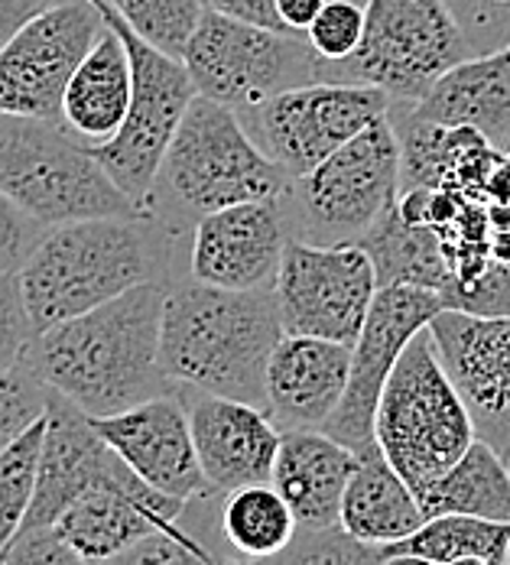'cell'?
Here are the masks:
<instances>
[{
    "label": "cell",
    "mask_w": 510,
    "mask_h": 565,
    "mask_svg": "<svg viewBox=\"0 0 510 565\" xmlns=\"http://www.w3.org/2000/svg\"><path fill=\"white\" fill-rule=\"evenodd\" d=\"M167 282L147 280L117 299L56 322L30 341L23 367L85 416H114L172 391L160 371Z\"/></svg>",
    "instance_id": "obj_1"
},
{
    "label": "cell",
    "mask_w": 510,
    "mask_h": 565,
    "mask_svg": "<svg viewBox=\"0 0 510 565\" xmlns=\"http://www.w3.org/2000/svg\"><path fill=\"white\" fill-rule=\"evenodd\" d=\"M284 339L274 286L219 289L185 280L167 289L160 371L185 394H215L264 409L267 364Z\"/></svg>",
    "instance_id": "obj_2"
},
{
    "label": "cell",
    "mask_w": 510,
    "mask_h": 565,
    "mask_svg": "<svg viewBox=\"0 0 510 565\" xmlns=\"http://www.w3.org/2000/svg\"><path fill=\"white\" fill-rule=\"evenodd\" d=\"M163 218H82L43 231L17 270L33 332L92 312L120 292L160 280Z\"/></svg>",
    "instance_id": "obj_3"
},
{
    "label": "cell",
    "mask_w": 510,
    "mask_h": 565,
    "mask_svg": "<svg viewBox=\"0 0 510 565\" xmlns=\"http://www.w3.org/2000/svg\"><path fill=\"white\" fill-rule=\"evenodd\" d=\"M475 439L471 413L449 381L429 329H423L403 348L381 391L374 446L419 501Z\"/></svg>",
    "instance_id": "obj_4"
},
{
    "label": "cell",
    "mask_w": 510,
    "mask_h": 565,
    "mask_svg": "<svg viewBox=\"0 0 510 565\" xmlns=\"http://www.w3.org/2000/svg\"><path fill=\"white\" fill-rule=\"evenodd\" d=\"M286 185L289 175L257 150L237 114L195 95L157 172L147 212L167 202L182 218H202L227 205L280 199Z\"/></svg>",
    "instance_id": "obj_5"
},
{
    "label": "cell",
    "mask_w": 510,
    "mask_h": 565,
    "mask_svg": "<svg viewBox=\"0 0 510 565\" xmlns=\"http://www.w3.org/2000/svg\"><path fill=\"white\" fill-rule=\"evenodd\" d=\"M0 192L43 227L144 215L62 124L0 114Z\"/></svg>",
    "instance_id": "obj_6"
},
{
    "label": "cell",
    "mask_w": 510,
    "mask_h": 565,
    "mask_svg": "<svg viewBox=\"0 0 510 565\" xmlns=\"http://www.w3.org/2000/svg\"><path fill=\"white\" fill-rule=\"evenodd\" d=\"M400 199V143L391 117H378L277 199L286 234L309 244L358 241Z\"/></svg>",
    "instance_id": "obj_7"
},
{
    "label": "cell",
    "mask_w": 510,
    "mask_h": 565,
    "mask_svg": "<svg viewBox=\"0 0 510 565\" xmlns=\"http://www.w3.org/2000/svg\"><path fill=\"white\" fill-rule=\"evenodd\" d=\"M471 56L439 0H368L358 50L319 62V82L368 85L391 102H419L453 65Z\"/></svg>",
    "instance_id": "obj_8"
},
{
    "label": "cell",
    "mask_w": 510,
    "mask_h": 565,
    "mask_svg": "<svg viewBox=\"0 0 510 565\" xmlns=\"http://www.w3.org/2000/svg\"><path fill=\"white\" fill-rule=\"evenodd\" d=\"M102 7L105 23L117 30L130 58V105L120 130L108 143L95 147V160L108 172L120 195L147 212V199L153 192L157 172L170 150L179 120L195 98V85L182 58H172L147 46L117 13L108 0H95Z\"/></svg>",
    "instance_id": "obj_9"
},
{
    "label": "cell",
    "mask_w": 510,
    "mask_h": 565,
    "mask_svg": "<svg viewBox=\"0 0 510 565\" xmlns=\"http://www.w3.org/2000/svg\"><path fill=\"white\" fill-rule=\"evenodd\" d=\"M182 62L195 95L231 111L254 108L280 92L319 82V56L306 33L241 23L209 7L202 10Z\"/></svg>",
    "instance_id": "obj_10"
},
{
    "label": "cell",
    "mask_w": 510,
    "mask_h": 565,
    "mask_svg": "<svg viewBox=\"0 0 510 565\" xmlns=\"http://www.w3.org/2000/svg\"><path fill=\"white\" fill-rule=\"evenodd\" d=\"M387 111L391 95L381 88L312 82L234 114L257 150L289 179H299Z\"/></svg>",
    "instance_id": "obj_11"
},
{
    "label": "cell",
    "mask_w": 510,
    "mask_h": 565,
    "mask_svg": "<svg viewBox=\"0 0 510 565\" xmlns=\"http://www.w3.org/2000/svg\"><path fill=\"white\" fill-rule=\"evenodd\" d=\"M374 292V264L358 244L286 241L274 280L284 335L351 344L368 319Z\"/></svg>",
    "instance_id": "obj_12"
},
{
    "label": "cell",
    "mask_w": 510,
    "mask_h": 565,
    "mask_svg": "<svg viewBox=\"0 0 510 565\" xmlns=\"http://www.w3.org/2000/svg\"><path fill=\"white\" fill-rule=\"evenodd\" d=\"M105 17L95 0H50L0 46V114L59 124L62 92Z\"/></svg>",
    "instance_id": "obj_13"
},
{
    "label": "cell",
    "mask_w": 510,
    "mask_h": 565,
    "mask_svg": "<svg viewBox=\"0 0 510 565\" xmlns=\"http://www.w3.org/2000/svg\"><path fill=\"white\" fill-rule=\"evenodd\" d=\"M443 309L446 306L439 292L416 286H381L374 292L368 319L358 339L351 341L348 387L322 433H329L351 452H364L374 446V413L381 391L410 339L419 335Z\"/></svg>",
    "instance_id": "obj_14"
},
{
    "label": "cell",
    "mask_w": 510,
    "mask_h": 565,
    "mask_svg": "<svg viewBox=\"0 0 510 565\" xmlns=\"http://www.w3.org/2000/svg\"><path fill=\"white\" fill-rule=\"evenodd\" d=\"M439 361L471 413L475 436L510 452V316L443 309L426 326Z\"/></svg>",
    "instance_id": "obj_15"
},
{
    "label": "cell",
    "mask_w": 510,
    "mask_h": 565,
    "mask_svg": "<svg viewBox=\"0 0 510 565\" xmlns=\"http://www.w3.org/2000/svg\"><path fill=\"white\" fill-rule=\"evenodd\" d=\"M92 426L114 455L153 491L185 504L209 494L189 429L185 399L179 391L150 396L114 416H98Z\"/></svg>",
    "instance_id": "obj_16"
},
{
    "label": "cell",
    "mask_w": 510,
    "mask_h": 565,
    "mask_svg": "<svg viewBox=\"0 0 510 565\" xmlns=\"http://www.w3.org/2000/svg\"><path fill=\"white\" fill-rule=\"evenodd\" d=\"M289 241L277 199H257L209 212L195 222L189 274L219 289L274 286Z\"/></svg>",
    "instance_id": "obj_17"
},
{
    "label": "cell",
    "mask_w": 510,
    "mask_h": 565,
    "mask_svg": "<svg viewBox=\"0 0 510 565\" xmlns=\"http://www.w3.org/2000/svg\"><path fill=\"white\" fill-rule=\"evenodd\" d=\"M179 394L185 399L199 468L212 494L270 481L284 433L267 409L215 394Z\"/></svg>",
    "instance_id": "obj_18"
},
{
    "label": "cell",
    "mask_w": 510,
    "mask_h": 565,
    "mask_svg": "<svg viewBox=\"0 0 510 565\" xmlns=\"http://www.w3.org/2000/svg\"><path fill=\"white\" fill-rule=\"evenodd\" d=\"M124 471L127 465L95 433L92 419L68 399L50 394L36 491H33V504L26 510V520L20 530L56 526L59 513L75 498H82L85 491L105 481H114Z\"/></svg>",
    "instance_id": "obj_19"
},
{
    "label": "cell",
    "mask_w": 510,
    "mask_h": 565,
    "mask_svg": "<svg viewBox=\"0 0 510 565\" xmlns=\"http://www.w3.org/2000/svg\"><path fill=\"white\" fill-rule=\"evenodd\" d=\"M182 513L185 501L153 491L127 468L114 481H105L75 498L59 513L56 530L85 563H95L120 553L124 546L153 530H170Z\"/></svg>",
    "instance_id": "obj_20"
},
{
    "label": "cell",
    "mask_w": 510,
    "mask_h": 565,
    "mask_svg": "<svg viewBox=\"0 0 510 565\" xmlns=\"http://www.w3.org/2000/svg\"><path fill=\"white\" fill-rule=\"evenodd\" d=\"M351 367V344L284 335L277 341L267 381L264 409L280 433L293 429H326L339 409Z\"/></svg>",
    "instance_id": "obj_21"
},
{
    "label": "cell",
    "mask_w": 510,
    "mask_h": 565,
    "mask_svg": "<svg viewBox=\"0 0 510 565\" xmlns=\"http://www.w3.org/2000/svg\"><path fill=\"white\" fill-rule=\"evenodd\" d=\"M358 465V452L322 429H293L280 436L270 484L302 530L339 526L341 494Z\"/></svg>",
    "instance_id": "obj_22"
},
{
    "label": "cell",
    "mask_w": 510,
    "mask_h": 565,
    "mask_svg": "<svg viewBox=\"0 0 510 565\" xmlns=\"http://www.w3.org/2000/svg\"><path fill=\"white\" fill-rule=\"evenodd\" d=\"M413 111L446 127H471L510 153V46L461 58L413 102Z\"/></svg>",
    "instance_id": "obj_23"
},
{
    "label": "cell",
    "mask_w": 510,
    "mask_h": 565,
    "mask_svg": "<svg viewBox=\"0 0 510 565\" xmlns=\"http://www.w3.org/2000/svg\"><path fill=\"white\" fill-rule=\"evenodd\" d=\"M102 10V7H98ZM130 105V58L117 30L105 23L92 50L72 72L65 92L59 124L88 150L108 143L120 130Z\"/></svg>",
    "instance_id": "obj_24"
},
{
    "label": "cell",
    "mask_w": 510,
    "mask_h": 565,
    "mask_svg": "<svg viewBox=\"0 0 510 565\" xmlns=\"http://www.w3.org/2000/svg\"><path fill=\"white\" fill-rule=\"evenodd\" d=\"M423 510L406 481L391 468L378 446L358 452V465L341 494L339 526L368 543V546H394L423 526Z\"/></svg>",
    "instance_id": "obj_25"
},
{
    "label": "cell",
    "mask_w": 510,
    "mask_h": 565,
    "mask_svg": "<svg viewBox=\"0 0 510 565\" xmlns=\"http://www.w3.org/2000/svg\"><path fill=\"white\" fill-rule=\"evenodd\" d=\"M374 264L381 286H416L429 292H446L453 286V267L439 237L426 225H413L391 205L374 225L354 241Z\"/></svg>",
    "instance_id": "obj_26"
},
{
    "label": "cell",
    "mask_w": 510,
    "mask_h": 565,
    "mask_svg": "<svg viewBox=\"0 0 510 565\" xmlns=\"http://www.w3.org/2000/svg\"><path fill=\"white\" fill-rule=\"evenodd\" d=\"M419 510L426 520L443 513H465L510 523L508 458L485 439H475L468 452L419 498Z\"/></svg>",
    "instance_id": "obj_27"
},
{
    "label": "cell",
    "mask_w": 510,
    "mask_h": 565,
    "mask_svg": "<svg viewBox=\"0 0 510 565\" xmlns=\"http://www.w3.org/2000/svg\"><path fill=\"white\" fill-rule=\"evenodd\" d=\"M219 530L237 559L267 563L289 546L299 523L277 488L264 481L227 491L219 510Z\"/></svg>",
    "instance_id": "obj_28"
},
{
    "label": "cell",
    "mask_w": 510,
    "mask_h": 565,
    "mask_svg": "<svg viewBox=\"0 0 510 565\" xmlns=\"http://www.w3.org/2000/svg\"><path fill=\"white\" fill-rule=\"evenodd\" d=\"M391 550H406L439 565L455 563V559H485L491 565H508L510 523L465 516V513H443V516L423 520L416 533L394 543Z\"/></svg>",
    "instance_id": "obj_29"
},
{
    "label": "cell",
    "mask_w": 510,
    "mask_h": 565,
    "mask_svg": "<svg viewBox=\"0 0 510 565\" xmlns=\"http://www.w3.org/2000/svg\"><path fill=\"white\" fill-rule=\"evenodd\" d=\"M43 436H46V416L36 419L30 429H23L7 449H0V553L20 533L26 510L33 504Z\"/></svg>",
    "instance_id": "obj_30"
},
{
    "label": "cell",
    "mask_w": 510,
    "mask_h": 565,
    "mask_svg": "<svg viewBox=\"0 0 510 565\" xmlns=\"http://www.w3.org/2000/svg\"><path fill=\"white\" fill-rule=\"evenodd\" d=\"M111 10L153 50L172 58L185 56V46L202 20V0H108Z\"/></svg>",
    "instance_id": "obj_31"
},
{
    "label": "cell",
    "mask_w": 510,
    "mask_h": 565,
    "mask_svg": "<svg viewBox=\"0 0 510 565\" xmlns=\"http://www.w3.org/2000/svg\"><path fill=\"white\" fill-rule=\"evenodd\" d=\"M381 546H368L348 536L341 526L326 530H296L284 553L261 565H381Z\"/></svg>",
    "instance_id": "obj_32"
},
{
    "label": "cell",
    "mask_w": 510,
    "mask_h": 565,
    "mask_svg": "<svg viewBox=\"0 0 510 565\" xmlns=\"http://www.w3.org/2000/svg\"><path fill=\"white\" fill-rule=\"evenodd\" d=\"M209 556L212 550L189 526L176 523L170 530H153L134 540L108 559H95L88 565H205Z\"/></svg>",
    "instance_id": "obj_33"
},
{
    "label": "cell",
    "mask_w": 510,
    "mask_h": 565,
    "mask_svg": "<svg viewBox=\"0 0 510 565\" xmlns=\"http://www.w3.org/2000/svg\"><path fill=\"white\" fill-rule=\"evenodd\" d=\"M364 3L368 0H326L306 30L319 62H341L358 50L364 33Z\"/></svg>",
    "instance_id": "obj_34"
},
{
    "label": "cell",
    "mask_w": 510,
    "mask_h": 565,
    "mask_svg": "<svg viewBox=\"0 0 510 565\" xmlns=\"http://www.w3.org/2000/svg\"><path fill=\"white\" fill-rule=\"evenodd\" d=\"M50 391L20 364L0 371V449H7L23 429L46 416Z\"/></svg>",
    "instance_id": "obj_35"
},
{
    "label": "cell",
    "mask_w": 510,
    "mask_h": 565,
    "mask_svg": "<svg viewBox=\"0 0 510 565\" xmlns=\"http://www.w3.org/2000/svg\"><path fill=\"white\" fill-rule=\"evenodd\" d=\"M461 30L471 56L510 46V0H439Z\"/></svg>",
    "instance_id": "obj_36"
},
{
    "label": "cell",
    "mask_w": 510,
    "mask_h": 565,
    "mask_svg": "<svg viewBox=\"0 0 510 565\" xmlns=\"http://www.w3.org/2000/svg\"><path fill=\"white\" fill-rule=\"evenodd\" d=\"M443 306L468 316H510V264L491 260L475 280L449 289Z\"/></svg>",
    "instance_id": "obj_37"
},
{
    "label": "cell",
    "mask_w": 510,
    "mask_h": 565,
    "mask_svg": "<svg viewBox=\"0 0 510 565\" xmlns=\"http://www.w3.org/2000/svg\"><path fill=\"white\" fill-rule=\"evenodd\" d=\"M33 335L36 332L23 306L17 270L0 274V371H13L23 364Z\"/></svg>",
    "instance_id": "obj_38"
},
{
    "label": "cell",
    "mask_w": 510,
    "mask_h": 565,
    "mask_svg": "<svg viewBox=\"0 0 510 565\" xmlns=\"http://www.w3.org/2000/svg\"><path fill=\"white\" fill-rule=\"evenodd\" d=\"M3 565H88L72 543L59 533L56 526H33L20 530L7 550H3Z\"/></svg>",
    "instance_id": "obj_39"
},
{
    "label": "cell",
    "mask_w": 510,
    "mask_h": 565,
    "mask_svg": "<svg viewBox=\"0 0 510 565\" xmlns=\"http://www.w3.org/2000/svg\"><path fill=\"white\" fill-rule=\"evenodd\" d=\"M46 227L33 222L23 209H17L3 192H0V274L20 270L26 254L36 247Z\"/></svg>",
    "instance_id": "obj_40"
},
{
    "label": "cell",
    "mask_w": 510,
    "mask_h": 565,
    "mask_svg": "<svg viewBox=\"0 0 510 565\" xmlns=\"http://www.w3.org/2000/svg\"><path fill=\"white\" fill-rule=\"evenodd\" d=\"M202 7H209L215 13H225L231 20H241V23H254V26H267V30H286L274 0H202Z\"/></svg>",
    "instance_id": "obj_41"
},
{
    "label": "cell",
    "mask_w": 510,
    "mask_h": 565,
    "mask_svg": "<svg viewBox=\"0 0 510 565\" xmlns=\"http://www.w3.org/2000/svg\"><path fill=\"white\" fill-rule=\"evenodd\" d=\"M274 3H277L284 26L293 33H306L309 23L316 20V13L326 7V0H274Z\"/></svg>",
    "instance_id": "obj_42"
},
{
    "label": "cell",
    "mask_w": 510,
    "mask_h": 565,
    "mask_svg": "<svg viewBox=\"0 0 510 565\" xmlns=\"http://www.w3.org/2000/svg\"><path fill=\"white\" fill-rule=\"evenodd\" d=\"M50 0H0V46L13 36V30L30 20L36 10H43Z\"/></svg>",
    "instance_id": "obj_43"
},
{
    "label": "cell",
    "mask_w": 510,
    "mask_h": 565,
    "mask_svg": "<svg viewBox=\"0 0 510 565\" xmlns=\"http://www.w3.org/2000/svg\"><path fill=\"white\" fill-rule=\"evenodd\" d=\"M381 565H439L426 556H416V553H406V550H391V546H381Z\"/></svg>",
    "instance_id": "obj_44"
},
{
    "label": "cell",
    "mask_w": 510,
    "mask_h": 565,
    "mask_svg": "<svg viewBox=\"0 0 510 565\" xmlns=\"http://www.w3.org/2000/svg\"><path fill=\"white\" fill-rule=\"evenodd\" d=\"M205 565H261V563H247V559H219L215 553L209 556V563Z\"/></svg>",
    "instance_id": "obj_45"
},
{
    "label": "cell",
    "mask_w": 510,
    "mask_h": 565,
    "mask_svg": "<svg viewBox=\"0 0 510 565\" xmlns=\"http://www.w3.org/2000/svg\"><path fill=\"white\" fill-rule=\"evenodd\" d=\"M446 565H491V563H485V559H455V563H446Z\"/></svg>",
    "instance_id": "obj_46"
},
{
    "label": "cell",
    "mask_w": 510,
    "mask_h": 565,
    "mask_svg": "<svg viewBox=\"0 0 510 565\" xmlns=\"http://www.w3.org/2000/svg\"><path fill=\"white\" fill-rule=\"evenodd\" d=\"M508 471H510V452H508Z\"/></svg>",
    "instance_id": "obj_47"
},
{
    "label": "cell",
    "mask_w": 510,
    "mask_h": 565,
    "mask_svg": "<svg viewBox=\"0 0 510 565\" xmlns=\"http://www.w3.org/2000/svg\"><path fill=\"white\" fill-rule=\"evenodd\" d=\"M0 565H3V553H0Z\"/></svg>",
    "instance_id": "obj_48"
},
{
    "label": "cell",
    "mask_w": 510,
    "mask_h": 565,
    "mask_svg": "<svg viewBox=\"0 0 510 565\" xmlns=\"http://www.w3.org/2000/svg\"><path fill=\"white\" fill-rule=\"evenodd\" d=\"M508 565H510V563H508Z\"/></svg>",
    "instance_id": "obj_49"
}]
</instances>
